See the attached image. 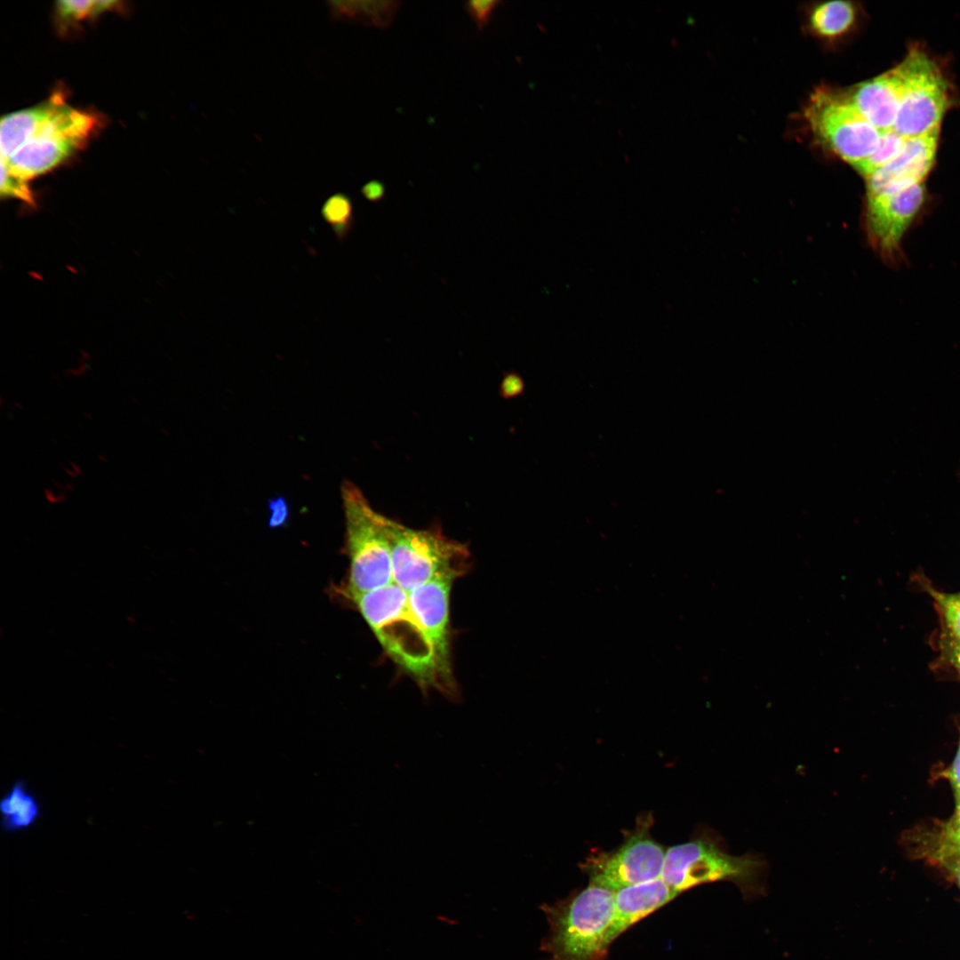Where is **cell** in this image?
<instances>
[{"label":"cell","mask_w":960,"mask_h":960,"mask_svg":"<svg viewBox=\"0 0 960 960\" xmlns=\"http://www.w3.org/2000/svg\"><path fill=\"white\" fill-rule=\"evenodd\" d=\"M97 123L94 115L69 106L59 92L5 115L0 124L1 166L28 181L82 148Z\"/></svg>","instance_id":"cell-1"},{"label":"cell","mask_w":960,"mask_h":960,"mask_svg":"<svg viewBox=\"0 0 960 960\" xmlns=\"http://www.w3.org/2000/svg\"><path fill=\"white\" fill-rule=\"evenodd\" d=\"M346 598L362 615L385 652L424 693L434 688L451 697L433 645L412 611L406 591L391 582Z\"/></svg>","instance_id":"cell-2"},{"label":"cell","mask_w":960,"mask_h":960,"mask_svg":"<svg viewBox=\"0 0 960 960\" xmlns=\"http://www.w3.org/2000/svg\"><path fill=\"white\" fill-rule=\"evenodd\" d=\"M615 892L589 884L570 900L547 907L548 960H604L614 918Z\"/></svg>","instance_id":"cell-3"},{"label":"cell","mask_w":960,"mask_h":960,"mask_svg":"<svg viewBox=\"0 0 960 960\" xmlns=\"http://www.w3.org/2000/svg\"><path fill=\"white\" fill-rule=\"evenodd\" d=\"M345 544L348 575L340 590L344 597L368 592L393 582L388 517L377 512L352 482L343 481Z\"/></svg>","instance_id":"cell-4"},{"label":"cell","mask_w":960,"mask_h":960,"mask_svg":"<svg viewBox=\"0 0 960 960\" xmlns=\"http://www.w3.org/2000/svg\"><path fill=\"white\" fill-rule=\"evenodd\" d=\"M767 863L759 854L733 856L722 839L703 834L666 851L660 877L678 893L694 886L729 881L745 895L761 893Z\"/></svg>","instance_id":"cell-5"},{"label":"cell","mask_w":960,"mask_h":960,"mask_svg":"<svg viewBox=\"0 0 960 960\" xmlns=\"http://www.w3.org/2000/svg\"><path fill=\"white\" fill-rule=\"evenodd\" d=\"M393 582L407 593L437 578L456 580L468 567L464 544L435 529H413L388 518Z\"/></svg>","instance_id":"cell-6"},{"label":"cell","mask_w":960,"mask_h":960,"mask_svg":"<svg viewBox=\"0 0 960 960\" xmlns=\"http://www.w3.org/2000/svg\"><path fill=\"white\" fill-rule=\"evenodd\" d=\"M804 115L816 139L852 165L868 157L879 144L882 132L860 115L847 93L819 88Z\"/></svg>","instance_id":"cell-7"},{"label":"cell","mask_w":960,"mask_h":960,"mask_svg":"<svg viewBox=\"0 0 960 960\" xmlns=\"http://www.w3.org/2000/svg\"><path fill=\"white\" fill-rule=\"evenodd\" d=\"M903 88L893 130L908 139L940 129L950 104L945 76L925 52L911 49L900 63Z\"/></svg>","instance_id":"cell-8"},{"label":"cell","mask_w":960,"mask_h":960,"mask_svg":"<svg viewBox=\"0 0 960 960\" xmlns=\"http://www.w3.org/2000/svg\"><path fill=\"white\" fill-rule=\"evenodd\" d=\"M648 820H641L614 852L587 859L582 868L590 884L617 892L660 877L666 852L652 838Z\"/></svg>","instance_id":"cell-9"},{"label":"cell","mask_w":960,"mask_h":960,"mask_svg":"<svg viewBox=\"0 0 960 960\" xmlns=\"http://www.w3.org/2000/svg\"><path fill=\"white\" fill-rule=\"evenodd\" d=\"M927 192L924 184L894 193L867 196L865 227L874 250L887 263L902 260L901 244L924 210Z\"/></svg>","instance_id":"cell-10"},{"label":"cell","mask_w":960,"mask_h":960,"mask_svg":"<svg viewBox=\"0 0 960 960\" xmlns=\"http://www.w3.org/2000/svg\"><path fill=\"white\" fill-rule=\"evenodd\" d=\"M454 580L448 577L437 578L408 592L412 611L433 645L451 697H456L458 692L450 661L449 607Z\"/></svg>","instance_id":"cell-11"},{"label":"cell","mask_w":960,"mask_h":960,"mask_svg":"<svg viewBox=\"0 0 960 960\" xmlns=\"http://www.w3.org/2000/svg\"><path fill=\"white\" fill-rule=\"evenodd\" d=\"M940 129L908 138L899 152L885 165L867 179V196L894 193L924 180L934 163Z\"/></svg>","instance_id":"cell-12"},{"label":"cell","mask_w":960,"mask_h":960,"mask_svg":"<svg viewBox=\"0 0 960 960\" xmlns=\"http://www.w3.org/2000/svg\"><path fill=\"white\" fill-rule=\"evenodd\" d=\"M903 88L900 63L856 86L847 95L860 115L880 132L893 129Z\"/></svg>","instance_id":"cell-13"},{"label":"cell","mask_w":960,"mask_h":960,"mask_svg":"<svg viewBox=\"0 0 960 960\" xmlns=\"http://www.w3.org/2000/svg\"><path fill=\"white\" fill-rule=\"evenodd\" d=\"M678 894L661 877L615 892L614 918L608 937L610 944L628 927L666 905Z\"/></svg>","instance_id":"cell-14"},{"label":"cell","mask_w":960,"mask_h":960,"mask_svg":"<svg viewBox=\"0 0 960 960\" xmlns=\"http://www.w3.org/2000/svg\"><path fill=\"white\" fill-rule=\"evenodd\" d=\"M2 828L6 833L24 832L33 828L42 816L37 796L22 780L14 781L0 801Z\"/></svg>","instance_id":"cell-15"},{"label":"cell","mask_w":960,"mask_h":960,"mask_svg":"<svg viewBox=\"0 0 960 960\" xmlns=\"http://www.w3.org/2000/svg\"><path fill=\"white\" fill-rule=\"evenodd\" d=\"M333 20L361 24L387 29L393 24L402 3L399 1H328Z\"/></svg>","instance_id":"cell-16"},{"label":"cell","mask_w":960,"mask_h":960,"mask_svg":"<svg viewBox=\"0 0 960 960\" xmlns=\"http://www.w3.org/2000/svg\"><path fill=\"white\" fill-rule=\"evenodd\" d=\"M855 20L852 3L831 1L817 5L811 12L810 25L818 36L833 38L847 32Z\"/></svg>","instance_id":"cell-17"},{"label":"cell","mask_w":960,"mask_h":960,"mask_svg":"<svg viewBox=\"0 0 960 960\" xmlns=\"http://www.w3.org/2000/svg\"><path fill=\"white\" fill-rule=\"evenodd\" d=\"M321 213L338 240L344 241L354 225V207L350 197L344 193L332 194L324 202Z\"/></svg>","instance_id":"cell-18"},{"label":"cell","mask_w":960,"mask_h":960,"mask_svg":"<svg viewBox=\"0 0 960 960\" xmlns=\"http://www.w3.org/2000/svg\"><path fill=\"white\" fill-rule=\"evenodd\" d=\"M906 138L893 129L882 132L876 149L864 160L852 165L861 175L868 178L889 163L901 150Z\"/></svg>","instance_id":"cell-19"},{"label":"cell","mask_w":960,"mask_h":960,"mask_svg":"<svg viewBox=\"0 0 960 960\" xmlns=\"http://www.w3.org/2000/svg\"><path fill=\"white\" fill-rule=\"evenodd\" d=\"M116 1H75L61 0L56 3V14L62 24H70L87 18H93L115 8Z\"/></svg>","instance_id":"cell-20"},{"label":"cell","mask_w":960,"mask_h":960,"mask_svg":"<svg viewBox=\"0 0 960 960\" xmlns=\"http://www.w3.org/2000/svg\"><path fill=\"white\" fill-rule=\"evenodd\" d=\"M950 632L960 644V596L932 591Z\"/></svg>","instance_id":"cell-21"},{"label":"cell","mask_w":960,"mask_h":960,"mask_svg":"<svg viewBox=\"0 0 960 960\" xmlns=\"http://www.w3.org/2000/svg\"><path fill=\"white\" fill-rule=\"evenodd\" d=\"M0 194L2 198H15L28 204H34V197L28 181L11 174L2 166Z\"/></svg>","instance_id":"cell-22"},{"label":"cell","mask_w":960,"mask_h":960,"mask_svg":"<svg viewBox=\"0 0 960 960\" xmlns=\"http://www.w3.org/2000/svg\"><path fill=\"white\" fill-rule=\"evenodd\" d=\"M501 4L500 0H475L467 2L464 9L476 28L483 31L489 25L493 13Z\"/></svg>","instance_id":"cell-23"},{"label":"cell","mask_w":960,"mask_h":960,"mask_svg":"<svg viewBox=\"0 0 960 960\" xmlns=\"http://www.w3.org/2000/svg\"><path fill=\"white\" fill-rule=\"evenodd\" d=\"M269 525L271 527H279L283 525L289 517V506L287 500L283 496H278L268 500Z\"/></svg>","instance_id":"cell-24"},{"label":"cell","mask_w":960,"mask_h":960,"mask_svg":"<svg viewBox=\"0 0 960 960\" xmlns=\"http://www.w3.org/2000/svg\"><path fill=\"white\" fill-rule=\"evenodd\" d=\"M500 388L505 397H513L524 391V383L520 375L508 372L504 376Z\"/></svg>","instance_id":"cell-25"},{"label":"cell","mask_w":960,"mask_h":960,"mask_svg":"<svg viewBox=\"0 0 960 960\" xmlns=\"http://www.w3.org/2000/svg\"><path fill=\"white\" fill-rule=\"evenodd\" d=\"M361 192L364 197L368 201L379 203L385 198L386 188L381 181L372 180L364 184Z\"/></svg>","instance_id":"cell-26"},{"label":"cell","mask_w":960,"mask_h":960,"mask_svg":"<svg viewBox=\"0 0 960 960\" xmlns=\"http://www.w3.org/2000/svg\"><path fill=\"white\" fill-rule=\"evenodd\" d=\"M948 777L954 788L956 803L958 804L960 803V747L952 767L948 772Z\"/></svg>","instance_id":"cell-27"},{"label":"cell","mask_w":960,"mask_h":960,"mask_svg":"<svg viewBox=\"0 0 960 960\" xmlns=\"http://www.w3.org/2000/svg\"><path fill=\"white\" fill-rule=\"evenodd\" d=\"M957 856L955 857L954 861L950 863L949 868H952L955 876L960 886V850L956 847Z\"/></svg>","instance_id":"cell-28"},{"label":"cell","mask_w":960,"mask_h":960,"mask_svg":"<svg viewBox=\"0 0 960 960\" xmlns=\"http://www.w3.org/2000/svg\"><path fill=\"white\" fill-rule=\"evenodd\" d=\"M952 662L960 674V644L957 643L954 645L952 650Z\"/></svg>","instance_id":"cell-29"},{"label":"cell","mask_w":960,"mask_h":960,"mask_svg":"<svg viewBox=\"0 0 960 960\" xmlns=\"http://www.w3.org/2000/svg\"><path fill=\"white\" fill-rule=\"evenodd\" d=\"M950 836L956 846L960 850V828L954 827L950 831Z\"/></svg>","instance_id":"cell-30"},{"label":"cell","mask_w":960,"mask_h":960,"mask_svg":"<svg viewBox=\"0 0 960 960\" xmlns=\"http://www.w3.org/2000/svg\"><path fill=\"white\" fill-rule=\"evenodd\" d=\"M956 828H960V803L957 804L956 817Z\"/></svg>","instance_id":"cell-31"},{"label":"cell","mask_w":960,"mask_h":960,"mask_svg":"<svg viewBox=\"0 0 960 960\" xmlns=\"http://www.w3.org/2000/svg\"><path fill=\"white\" fill-rule=\"evenodd\" d=\"M960 596V595H959Z\"/></svg>","instance_id":"cell-32"}]
</instances>
